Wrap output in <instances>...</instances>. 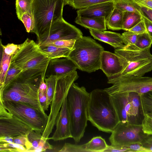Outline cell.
<instances>
[{
	"instance_id": "obj_1",
	"label": "cell",
	"mask_w": 152,
	"mask_h": 152,
	"mask_svg": "<svg viewBox=\"0 0 152 152\" xmlns=\"http://www.w3.org/2000/svg\"><path fill=\"white\" fill-rule=\"evenodd\" d=\"M44 74H45L37 70L23 72L0 91V99L27 103L45 112L38 96L41 75Z\"/></svg>"
},
{
	"instance_id": "obj_2",
	"label": "cell",
	"mask_w": 152,
	"mask_h": 152,
	"mask_svg": "<svg viewBox=\"0 0 152 152\" xmlns=\"http://www.w3.org/2000/svg\"><path fill=\"white\" fill-rule=\"evenodd\" d=\"M87 114L88 120L103 132L112 133L119 122L110 95L105 89L90 93Z\"/></svg>"
},
{
	"instance_id": "obj_3",
	"label": "cell",
	"mask_w": 152,
	"mask_h": 152,
	"mask_svg": "<svg viewBox=\"0 0 152 152\" xmlns=\"http://www.w3.org/2000/svg\"><path fill=\"white\" fill-rule=\"evenodd\" d=\"M90 93L83 86L74 82L67 96V104L70 121L72 138L79 142L84 136L87 125V109Z\"/></svg>"
},
{
	"instance_id": "obj_4",
	"label": "cell",
	"mask_w": 152,
	"mask_h": 152,
	"mask_svg": "<svg viewBox=\"0 0 152 152\" xmlns=\"http://www.w3.org/2000/svg\"><path fill=\"white\" fill-rule=\"evenodd\" d=\"M150 48L141 50L134 45H125L123 49H115V53L119 57L123 70L119 74L108 80L122 76H143L152 70V54Z\"/></svg>"
},
{
	"instance_id": "obj_5",
	"label": "cell",
	"mask_w": 152,
	"mask_h": 152,
	"mask_svg": "<svg viewBox=\"0 0 152 152\" xmlns=\"http://www.w3.org/2000/svg\"><path fill=\"white\" fill-rule=\"evenodd\" d=\"M104 48L90 37L82 36L76 40L68 57L78 69L88 73L100 69Z\"/></svg>"
},
{
	"instance_id": "obj_6",
	"label": "cell",
	"mask_w": 152,
	"mask_h": 152,
	"mask_svg": "<svg viewBox=\"0 0 152 152\" xmlns=\"http://www.w3.org/2000/svg\"><path fill=\"white\" fill-rule=\"evenodd\" d=\"M50 60L41 51L38 43L27 38L12 56L10 63L23 72L39 70L46 72Z\"/></svg>"
},
{
	"instance_id": "obj_7",
	"label": "cell",
	"mask_w": 152,
	"mask_h": 152,
	"mask_svg": "<svg viewBox=\"0 0 152 152\" xmlns=\"http://www.w3.org/2000/svg\"><path fill=\"white\" fill-rule=\"evenodd\" d=\"M65 5L64 2L61 0H34L32 13L35 26L33 33L37 38L52 24L63 18Z\"/></svg>"
},
{
	"instance_id": "obj_8",
	"label": "cell",
	"mask_w": 152,
	"mask_h": 152,
	"mask_svg": "<svg viewBox=\"0 0 152 152\" xmlns=\"http://www.w3.org/2000/svg\"><path fill=\"white\" fill-rule=\"evenodd\" d=\"M2 101L5 108L12 116L35 131L42 134L43 132L48 118L45 112L26 103L10 100Z\"/></svg>"
},
{
	"instance_id": "obj_9",
	"label": "cell",
	"mask_w": 152,
	"mask_h": 152,
	"mask_svg": "<svg viewBox=\"0 0 152 152\" xmlns=\"http://www.w3.org/2000/svg\"><path fill=\"white\" fill-rule=\"evenodd\" d=\"M56 89L51 102L50 113L45 129L42 134V137L48 140L55 125L57 115L64 100L67 96L69 88L79 76L76 71L66 75L57 76Z\"/></svg>"
},
{
	"instance_id": "obj_10",
	"label": "cell",
	"mask_w": 152,
	"mask_h": 152,
	"mask_svg": "<svg viewBox=\"0 0 152 152\" xmlns=\"http://www.w3.org/2000/svg\"><path fill=\"white\" fill-rule=\"evenodd\" d=\"M111 86L104 89L110 95L119 93L135 92L139 95L152 90V77L122 76L108 80Z\"/></svg>"
},
{
	"instance_id": "obj_11",
	"label": "cell",
	"mask_w": 152,
	"mask_h": 152,
	"mask_svg": "<svg viewBox=\"0 0 152 152\" xmlns=\"http://www.w3.org/2000/svg\"><path fill=\"white\" fill-rule=\"evenodd\" d=\"M111 133L109 141L111 145L116 146L140 144L147 134L143 132L141 124L128 122H119Z\"/></svg>"
},
{
	"instance_id": "obj_12",
	"label": "cell",
	"mask_w": 152,
	"mask_h": 152,
	"mask_svg": "<svg viewBox=\"0 0 152 152\" xmlns=\"http://www.w3.org/2000/svg\"><path fill=\"white\" fill-rule=\"evenodd\" d=\"M83 36L81 31L63 18L54 23L37 38L39 45L61 40H77Z\"/></svg>"
},
{
	"instance_id": "obj_13",
	"label": "cell",
	"mask_w": 152,
	"mask_h": 152,
	"mask_svg": "<svg viewBox=\"0 0 152 152\" xmlns=\"http://www.w3.org/2000/svg\"><path fill=\"white\" fill-rule=\"evenodd\" d=\"M55 125V131L52 136L49 137L48 140H52L54 141H58L72 137L67 97L57 115Z\"/></svg>"
},
{
	"instance_id": "obj_14",
	"label": "cell",
	"mask_w": 152,
	"mask_h": 152,
	"mask_svg": "<svg viewBox=\"0 0 152 152\" xmlns=\"http://www.w3.org/2000/svg\"><path fill=\"white\" fill-rule=\"evenodd\" d=\"M32 130L27 124L13 116L0 118V137L27 135Z\"/></svg>"
},
{
	"instance_id": "obj_15",
	"label": "cell",
	"mask_w": 152,
	"mask_h": 152,
	"mask_svg": "<svg viewBox=\"0 0 152 152\" xmlns=\"http://www.w3.org/2000/svg\"><path fill=\"white\" fill-rule=\"evenodd\" d=\"M108 146L105 139L100 136L93 137L87 143L81 145L65 143L61 152H104Z\"/></svg>"
},
{
	"instance_id": "obj_16",
	"label": "cell",
	"mask_w": 152,
	"mask_h": 152,
	"mask_svg": "<svg viewBox=\"0 0 152 152\" xmlns=\"http://www.w3.org/2000/svg\"><path fill=\"white\" fill-rule=\"evenodd\" d=\"M110 96L119 122L132 123V118L129 92L116 93Z\"/></svg>"
},
{
	"instance_id": "obj_17",
	"label": "cell",
	"mask_w": 152,
	"mask_h": 152,
	"mask_svg": "<svg viewBox=\"0 0 152 152\" xmlns=\"http://www.w3.org/2000/svg\"><path fill=\"white\" fill-rule=\"evenodd\" d=\"M100 69L108 78L120 74L123 67L119 57L116 54L104 50L101 56Z\"/></svg>"
},
{
	"instance_id": "obj_18",
	"label": "cell",
	"mask_w": 152,
	"mask_h": 152,
	"mask_svg": "<svg viewBox=\"0 0 152 152\" xmlns=\"http://www.w3.org/2000/svg\"><path fill=\"white\" fill-rule=\"evenodd\" d=\"M113 2L96 4L78 9L77 11V15L88 17H104L106 19L114 8Z\"/></svg>"
},
{
	"instance_id": "obj_19",
	"label": "cell",
	"mask_w": 152,
	"mask_h": 152,
	"mask_svg": "<svg viewBox=\"0 0 152 152\" xmlns=\"http://www.w3.org/2000/svg\"><path fill=\"white\" fill-rule=\"evenodd\" d=\"M91 35L96 39L107 43L116 49H123L124 43L122 34L110 31H99L89 30Z\"/></svg>"
},
{
	"instance_id": "obj_20",
	"label": "cell",
	"mask_w": 152,
	"mask_h": 152,
	"mask_svg": "<svg viewBox=\"0 0 152 152\" xmlns=\"http://www.w3.org/2000/svg\"><path fill=\"white\" fill-rule=\"evenodd\" d=\"M48 67L51 68L53 73L51 75L57 76L64 75L78 69L76 65L68 57L51 59Z\"/></svg>"
},
{
	"instance_id": "obj_21",
	"label": "cell",
	"mask_w": 152,
	"mask_h": 152,
	"mask_svg": "<svg viewBox=\"0 0 152 152\" xmlns=\"http://www.w3.org/2000/svg\"><path fill=\"white\" fill-rule=\"evenodd\" d=\"M75 22L89 30L103 31L107 29L106 19L104 17H88L77 15Z\"/></svg>"
},
{
	"instance_id": "obj_22",
	"label": "cell",
	"mask_w": 152,
	"mask_h": 152,
	"mask_svg": "<svg viewBox=\"0 0 152 152\" xmlns=\"http://www.w3.org/2000/svg\"><path fill=\"white\" fill-rule=\"evenodd\" d=\"M27 137L32 145L31 152L45 151L47 150H52L53 148L48 140L42 137L41 133L32 130L29 133Z\"/></svg>"
},
{
	"instance_id": "obj_23",
	"label": "cell",
	"mask_w": 152,
	"mask_h": 152,
	"mask_svg": "<svg viewBox=\"0 0 152 152\" xmlns=\"http://www.w3.org/2000/svg\"><path fill=\"white\" fill-rule=\"evenodd\" d=\"M39 46L41 51L50 60L56 58L68 57L72 50L50 45H41Z\"/></svg>"
},
{
	"instance_id": "obj_24",
	"label": "cell",
	"mask_w": 152,
	"mask_h": 152,
	"mask_svg": "<svg viewBox=\"0 0 152 152\" xmlns=\"http://www.w3.org/2000/svg\"><path fill=\"white\" fill-rule=\"evenodd\" d=\"M124 12L114 8L108 18L106 19L107 27L109 29L118 30L122 29Z\"/></svg>"
},
{
	"instance_id": "obj_25",
	"label": "cell",
	"mask_w": 152,
	"mask_h": 152,
	"mask_svg": "<svg viewBox=\"0 0 152 152\" xmlns=\"http://www.w3.org/2000/svg\"><path fill=\"white\" fill-rule=\"evenodd\" d=\"M143 17L135 12H125L123 13L122 29L128 31L141 21Z\"/></svg>"
},
{
	"instance_id": "obj_26",
	"label": "cell",
	"mask_w": 152,
	"mask_h": 152,
	"mask_svg": "<svg viewBox=\"0 0 152 152\" xmlns=\"http://www.w3.org/2000/svg\"><path fill=\"white\" fill-rule=\"evenodd\" d=\"M113 2L114 8L123 12H132L141 15L140 6L132 0H116Z\"/></svg>"
},
{
	"instance_id": "obj_27",
	"label": "cell",
	"mask_w": 152,
	"mask_h": 152,
	"mask_svg": "<svg viewBox=\"0 0 152 152\" xmlns=\"http://www.w3.org/2000/svg\"><path fill=\"white\" fill-rule=\"evenodd\" d=\"M34 0H16V13L18 19L25 13H32Z\"/></svg>"
},
{
	"instance_id": "obj_28",
	"label": "cell",
	"mask_w": 152,
	"mask_h": 152,
	"mask_svg": "<svg viewBox=\"0 0 152 152\" xmlns=\"http://www.w3.org/2000/svg\"><path fill=\"white\" fill-rule=\"evenodd\" d=\"M12 57L7 55L2 50L0 67V91L3 89L5 78L10 66Z\"/></svg>"
},
{
	"instance_id": "obj_29",
	"label": "cell",
	"mask_w": 152,
	"mask_h": 152,
	"mask_svg": "<svg viewBox=\"0 0 152 152\" xmlns=\"http://www.w3.org/2000/svg\"><path fill=\"white\" fill-rule=\"evenodd\" d=\"M116 0H70L68 5L75 9H80L97 4L113 2Z\"/></svg>"
},
{
	"instance_id": "obj_30",
	"label": "cell",
	"mask_w": 152,
	"mask_h": 152,
	"mask_svg": "<svg viewBox=\"0 0 152 152\" xmlns=\"http://www.w3.org/2000/svg\"><path fill=\"white\" fill-rule=\"evenodd\" d=\"M141 112L144 115L152 113V90L140 95Z\"/></svg>"
},
{
	"instance_id": "obj_31",
	"label": "cell",
	"mask_w": 152,
	"mask_h": 152,
	"mask_svg": "<svg viewBox=\"0 0 152 152\" xmlns=\"http://www.w3.org/2000/svg\"><path fill=\"white\" fill-rule=\"evenodd\" d=\"M129 93L131 105V115L134 119L138 116L140 110V95L135 92Z\"/></svg>"
},
{
	"instance_id": "obj_32",
	"label": "cell",
	"mask_w": 152,
	"mask_h": 152,
	"mask_svg": "<svg viewBox=\"0 0 152 152\" xmlns=\"http://www.w3.org/2000/svg\"><path fill=\"white\" fill-rule=\"evenodd\" d=\"M57 76L51 75L45 77V81L47 85V93L48 104H51L55 92Z\"/></svg>"
},
{
	"instance_id": "obj_33",
	"label": "cell",
	"mask_w": 152,
	"mask_h": 152,
	"mask_svg": "<svg viewBox=\"0 0 152 152\" xmlns=\"http://www.w3.org/2000/svg\"><path fill=\"white\" fill-rule=\"evenodd\" d=\"M152 40L147 31L138 34L134 45L137 48L144 50L151 48Z\"/></svg>"
},
{
	"instance_id": "obj_34",
	"label": "cell",
	"mask_w": 152,
	"mask_h": 152,
	"mask_svg": "<svg viewBox=\"0 0 152 152\" xmlns=\"http://www.w3.org/2000/svg\"><path fill=\"white\" fill-rule=\"evenodd\" d=\"M22 72L23 71L20 69L10 63V66L5 78L3 89L0 91H1L6 85Z\"/></svg>"
},
{
	"instance_id": "obj_35",
	"label": "cell",
	"mask_w": 152,
	"mask_h": 152,
	"mask_svg": "<svg viewBox=\"0 0 152 152\" xmlns=\"http://www.w3.org/2000/svg\"><path fill=\"white\" fill-rule=\"evenodd\" d=\"M23 23L28 33L33 32L35 26V22L33 14H23L19 19Z\"/></svg>"
},
{
	"instance_id": "obj_36",
	"label": "cell",
	"mask_w": 152,
	"mask_h": 152,
	"mask_svg": "<svg viewBox=\"0 0 152 152\" xmlns=\"http://www.w3.org/2000/svg\"><path fill=\"white\" fill-rule=\"evenodd\" d=\"M75 41V40L72 39L58 40L41 45H50L72 49Z\"/></svg>"
},
{
	"instance_id": "obj_37",
	"label": "cell",
	"mask_w": 152,
	"mask_h": 152,
	"mask_svg": "<svg viewBox=\"0 0 152 152\" xmlns=\"http://www.w3.org/2000/svg\"><path fill=\"white\" fill-rule=\"evenodd\" d=\"M138 34L129 31L123 33L122 36L124 45L126 46L134 45Z\"/></svg>"
},
{
	"instance_id": "obj_38",
	"label": "cell",
	"mask_w": 152,
	"mask_h": 152,
	"mask_svg": "<svg viewBox=\"0 0 152 152\" xmlns=\"http://www.w3.org/2000/svg\"><path fill=\"white\" fill-rule=\"evenodd\" d=\"M141 123L142 130L147 134H152V117L147 114L144 115Z\"/></svg>"
},
{
	"instance_id": "obj_39",
	"label": "cell",
	"mask_w": 152,
	"mask_h": 152,
	"mask_svg": "<svg viewBox=\"0 0 152 152\" xmlns=\"http://www.w3.org/2000/svg\"><path fill=\"white\" fill-rule=\"evenodd\" d=\"M13 143L23 146L26 149L28 152H31L32 148L31 143L28 139L27 135L13 137Z\"/></svg>"
},
{
	"instance_id": "obj_40",
	"label": "cell",
	"mask_w": 152,
	"mask_h": 152,
	"mask_svg": "<svg viewBox=\"0 0 152 152\" xmlns=\"http://www.w3.org/2000/svg\"><path fill=\"white\" fill-rule=\"evenodd\" d=\"M21 45V44L17 45L12 43L4 45L1 44L3 51L7 55L12 56L16 53Z\"/></svg>"
},
{
	"instance_id": "obj_41",
	"label": "cell",
	"mask_w": 152,
	"mask_h": 152,
	"mask_svg": "<svg viewBox=\"0 0 152 152\" xmlns=\"http://www.w3.org/2000/svg\"><path fill=\"white\" fill-rule=\"evenodd\" d=\"M38 96L39 101L43 110H48L49 105L48 100L47 91H38Z\"/></svg>"
},
{
	"instance_id": "obj_42",
	"label": "cell",
	"mask_w": 152,
	"mask_h": 152,
	"mask_svg": "<svg viewBox=\"0 0 152 152\" xmlns=\"http://www.w3.org/2000/svg\"><path fill=\"white\" fill-rule=\"evenodd\" d=\"M128 149V152H151L148 149L142 146L140 144L136 143L123 146Z\"/></svg>"
},
{
	"instance_id": "obj_43",
	"label": "cell",
	"mask_w": 152,
	"mask_h": 152,
	"mask_svg": "<svg viewBox=\"0 0 152 152\" xmlns=\"http://www.w3.org/2000/svg\"><path fill=\"white\" fill-rule=\"evenodd\" d=\"M128 31L139 34L147 31L144 21L142 19Z\"/></svg>"
},
{
	"instance_id": "obj_44",
	"label": "cell",
	"mask_w": 152,
	"mask_h": 152,
	"mask_svg": "<svg viewBox=\"0 0 152 152\" xmlns=\"http://www.w3.org/2000/svg\"><path fill=\"white\" fill-rule=\"evenodd\" d=\"M141 145L152 152V134H146L142 140Z\"/></svg>"
},
{
	"instance_id": "obj_45",
	"label": "cell",
	"mask_w": 152,
	"mask_h": 152,
	"mask_svg": "<svg viewBox=\"0 0 152 152\" xmlns=\"http://www.w3.org/2000/svg\"><path fill=\"white\" fill-rule=\"evenodd\" d=\"M140 6V11L142 16L152 22V10Z\"/></svg>"
},
{
	"instance_id": "obj_46",
	"label": "cell",
	"mask_w": 152,
	"mask_h": 152,
	"mask_svg": "<svg viewBox=\"0 0 152 152\" xmlns=\"http://www.w3.org/2000/svg\"><path fill=\"white\" fill-rule=\"evenodd\" d=\"M128 149L122 146H113L108 145L107 148L104 152H128Z\"/></svg>"
},
{
	"instance_id": "obj_47",
	"label": "cell",
	"mask_w": 152,
	"mask_h": 152,
	"mask_svg": "<svg viewBox=\"0 0 152 152\" xmlns=\"http://www.w3.org/2000/svg\"><path fill=\"white\" fill-rule=\"evenodd\" d=\"M12 115L4 107L2 101L0 99V118L11 117Z\"/></svg>"
},
{
	"instance_id": "obj_48",
	"label": "cell",
	"mask_w": 152,
	"mask_h": 152,
	"mask_svg": "<svg viewBox=\"0 0 152 152\" xmlns=\"http://www.w3.org/2000/svg\"><path fill=\"white\" fill-rule=\"evenodd\" d=\"M139 6L152 10V0H132Z\"/></svg>"
},
{
	"instance_id": "obj_49",
	"label": "cell",
	"mask_w": 152,
	"mask_h": 152,
	"mask_svg": "<svg viewBox=\"0 0 152 152\" xmlns=\"http://www.w3.org/2000/svg\"><path fill=\"white\" fill-rule=\"evenodd\" d=\"M143 19L146 26L147 31L152 40V22L144 17Z\"/></svg>"
},
{
	"instance_id": "obj_50",
	"label": "cell",
	"mask_w": 152,
	"mask_h": 152,
	"mask_svg": "<svg viewBox=\"0 0 152 152\" xmlns=\"http://www.w3.org/2000/svg\"><path fill=\"white\" fill-rule=\"evenodd\" d=\"M18 150L12 147L7 146L0 143V152H18Z\"/></svg>"
},
{
	"instance_id": "obj_51",
	"label": "cell",
	"mask_w": 152,
	"mask_h": 152,
	"mask_svg": "<svg viewBox=\"0 0 152 152\" xmlns=\"http://www.w3.org/2000/svg\"><path fill=\"white\" fill-rule=\"evenodd\" d=\"M63 1L65 3V5L68 4L70 0H61Z\"/></svg>"
},
{
	"instance_id": "obj_52",
	"label": "cell",
	"mask_w": 152,
	"mask_h": 152,
	"mask_svg": "<svg viewBox=\"0 0 152 152\" xmlns=\"http://www.w3.org/2000/svg\"><path fill=\"white\" fill-rule=\"evenodd\" d=\"M148 115H149L150 116L152 117V113H147Z\"/></svg>"
}]
</instances>
